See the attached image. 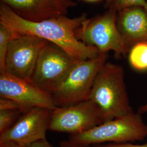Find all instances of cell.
<instances>
[{"label":"cell","mask_w":147,"mask_h":147,"mask_svg":"<svg viewBox=\"0 0 147 147\" xmlns=\"http://www.w3.org/2000/svg\"><path fill=\"white\" fill-rule=\"evenodd\" d=\"M108 58V53H102L75 63L51 93L56 106H68L89 100L95 78Z\"/></svg>","instance_id":"obj_3"},{"label":"cell","mask_w":147,"mask_h":147,"mask_svg":"<svg viewBox=\"0 0 147 147\" xmlns=\"http://www.w3.org/2000/svg\"><path fill=\"white\" fill-rule=\"evenodd\" d=\"M84 1H86V2H95L100 1L101 0H84Z\"/></svg>","instance_id":"obj_23"},{"label":"cell","mask_w":147,"mask_h":147,"mask_svg":"<svg viewBox=\"0 0 147 147\" xmlns=\"http://www.w3.org/2000/svg\"><path fill=\"white\" fill-rule=\"evenodd\" d=\"M52 111L34 107L22 113L9 129L0 135V143L13 142L22 147L47 139Z\"/></svg>","instance_id":"obj_10"},{"label":"cell","mask_w":147,"mask_h":147,"mask_svg":"<svg viewBox=\"0 0 147 147\" xmlns=\"http://www.w3.org/2000/svg\"><path fill=\"white\" fill-rule=\"evenodd\" d=\"M92 147H147V143L142 144H133L131 142L109 143L94 145Z\"/></svg>","instance_id":"obj_18"},{"label":"cell","mask_w":147,"mask_h":147,"mask_svg":"<svg viewBox=\"0 0 147 147\" xmlns=\"http://www.w3.org/2000/svg\"><path fill=\"white\" fill-rule=\"evenodd\" d=\"M47 42L35 36L19 33L9 43L4 73L31 80L39 53Z\"/></svg>","instance_id":"obj_8"},{"label":"cell","mask_w":147,"mask_h":147,"mask_svg":"<svg viewBox=\"0 0 147 147\" xmlns=\"http://www.w3.org/2000/svg\"><path fill=\"white\" fill-rule=\"evenodd\" d=\"M0 97L16 101L23 113L34 107L51 110L57 107L51 94L32 80L20 79L7 73H0Z\"/></svg>","instance_id":"obj_9"},{"label":"cell","mask_w":147,"mask_h":147,"mask_svg":"<svg viewBox=\"0 0 147 147\" xmlns=\"http://www.w3.org/2000/svg\"><path fill=\"white\" fill-rule=\"evenodd\" d=\"M128 53L129 63L132 68L137 71H147V40L135 44Z\"/></svg>","instance_id":"obj_13"},{"label":"cell","mask_w":147,"mask_h":147,"mask_svg":"<svg viewBox=\"0 0 147 147\" xmlns=\"http://www.w3.org/2000/svg\"><path fill=\"white\" fill-rule=\"evenodd\" d=\"M104 122L98 107L87 100L52 111L49 130L71 135L86 131Z\"/></svg>","instance_id":"obj_7"},{"label":"cell","mask_w":147,"mask_h":147,"mask_svg":"<svg viewBox=\"0 0 147 147\" xmlns=\"http://www.w3.org/2000/svg\"><path fill=\"white\" fill-rule=\"evenodd\" d=\"M100 111L104 121L131 114L123 67L106 62L97 74L89 95Z\"/></svg>","instance_id":"obj_2"},{"label":"cell","mask_w":147,"mask_h":147,"mask_svg":"<svg viewBox=\"0 0 147 147\" xmlns=\"http://www.w3.org/2000/svg\"><path fill=\"white\" fill-rule=\"evenodd\" d=\"M21 113L19 110H0V135L13 125Z\"/></svg>","instance_id":"obj_15"},{"label":"cell","mask_w":147,"mask_h":147,"mask_svg":"<svg viewBox=\"0 0 147 147\" xmlns=\"http://www.w3.org/2000/svg\"><path fill=\"white\" fill-rule=\"evenodd\" d=\"M118 11L108 9L102 16L87 19L75 32L76 38L84 44L97 48L100 53L112 51L116 57L126 55L130 48L118 30L116 19Z\"/></svg>","instance_id":"obj_5"},{"label":"cell","mask_w":147,"mask_h":147,"mask_svg":"<svg viewBox=\"0 0 147 147\" xmlns=\"http://www.w3.org/2000/svg\"><path fill=\"white\" fill-rule=\"evenodd\" d=\"M19 34L0 24V73L5 71V59L9 43Z\"/></svg>","instance_id":"obj_14"},{"label":"cell","mask_w":147,"mask_h":147,"mask_svg":"<svg viewBox=\"0 0 147 147\" xmlns=\"http://www.w3.org/2000/svg\"><path fill=\"white\" fill-rule=\"evenodd\" d=\"M145 10L147 12V0H146V7H145Z\"/></svg>","instance_id":"obj_24"},{"label":"cell","mask_w":147,"mask_h":147,"mask_svg":"<svg viewBox=\"0 0 147 147\" xmlns=\"http://www.w3.org/2000/svg\"><path fill=\"white\" fill-rule=\"evenodd\" d=\"M147 137V124L142 115L133 112L127 116L102 123L86 131L71 135L74 143L94 146L109 143L141 141Z\"/></svg>","instance_id":"obj_4"},{"label":"cell","mask_w":147,"mask_h":147,"mask_svg":"<svg viewBox=\"0 0 147 147\" xmlns=\"http://www.w3.org/2000/svg\"><path fill=\"white\" fill-rule=\"evenodd\" d=\"M61 147H92L90 146H84L74 143L73 142L67 141H63L60 143Z\"/></svg>","instance_id":"obj_20"},{"label":"cell","mask_w":147,"mask_h":147,"mask_svg":"<svg viewBox=\"0 0 147 147\" xmlns=\"http://www.w3.org/2000/svg\"><path fill=\"white\" fill-rule=\"evenodd\" d=\"M0 147H22L13 142H3L0 143Z\"/></svg>","instance_id":"obj_21"},{"label":"cell","mask_w":147,"mask_h":147,"mask_svg":"<svg viewBox=\"0 0 147 147\" xmlns=\"http://www.w3.org/2000/svg\"><path fill=\"white\" fill-rule=\"evenodd\" d=\"M0 110H19L23 113L21 106L16 101L5 98H0Z\"/></svg>","instance_id":"obj_17"},{"label":"cell","mask_w":147,"mask_h":147,"mask_svg":"<svg viewBox=\"0 0 147 147\" xmlns=\"http://www.w3.org/2000/svg\"><path fill=\"white\" fill-rule=\"evenodd\" d=\"M118 30L130 49L138 42L147 40V12L141 7H132L118 11Z\"/></svg>","instance_id":"obj_12"},{"label":"cell","mask_w":147,"mask_h":147,"mask_svg":"<svg viewBox=\"0 0 147 147\" xmlns=\"http://www.w3.org/2000/svg\"><path fill=\"white\" fill-rule=\"evenodd\" d=\"M137 112L141 115L147 113V102L144 105H141L138 109Z\"/></svg>","instance_id":"obj_22"},{"label":"cell","mask_w":147,"mask_h":147,"mask_svg":"<svg viewBox=\"0 0 147 147\" xmlns=\"http://www.w3.org/2000/svg\"><path fill=\"white\" fill-rule=\"evenodd\" d=\"M27 147H54L53 145L49 143L47 139L39 141L38 142L32 143Z\"/></svg>","instance_id":"obj_19"},{"label":"cell","mask_w":147,"mask_h":147,"mask_svg":"<svg viewBox=\"0 0 147 147\" xmlns=\"http://www.w3.org/2000/svg\"><path fill=\"white\" fill-rule=\"evenodd\" d=\"M77 61L62 49L48 42L39 53L31 80L51 94Z\"/></svg>","instance_id":"obj_6"},{"label":"cell","mask_w":147,"mask_h":147,"mask_svg":"<svg viewBox=\"0 0 147 147\" xmlns=\"http://www.w3.org/2000/svg\"><path fill=\"white\" fill-rule=\"evenodd\" d=\"M16 14L32 22L65 16L77 5L73 0H1Z\"/></svg>","instance_id":"obj_11"},{"label":"cell","mask_w":147,"mask_h":147,"mask_svg":"<svg viewBox=\"0 0 147 147\" xmlns=\"http://www.w3.org/2000/svg\"><path fill=\"white\" fill-rule=\"evenodd\" d=\"M87 19L83 14L74 18L63 16L32 22L22 19L3 3L0 7V24L17 33L35 36L53 43L78 61L95 58L100 54L97 48L84 44L76 37V30Z\"/></svg>","instance_id":"obj_1"},{"label":"cell","mask_w":147,"mask_h":147,"mask_svg":"<svg viewBox=\"0 0 147 147\" xmlns=\"http://www.w3.org/2000/svg\"><path fill=\"white\" fill-rule=\"evenodd\" d=\"M146 0H106V7L119 11L132 7H141L145 8Z\"/></svg>","instance_id":"obj_16"}]
</instances>
